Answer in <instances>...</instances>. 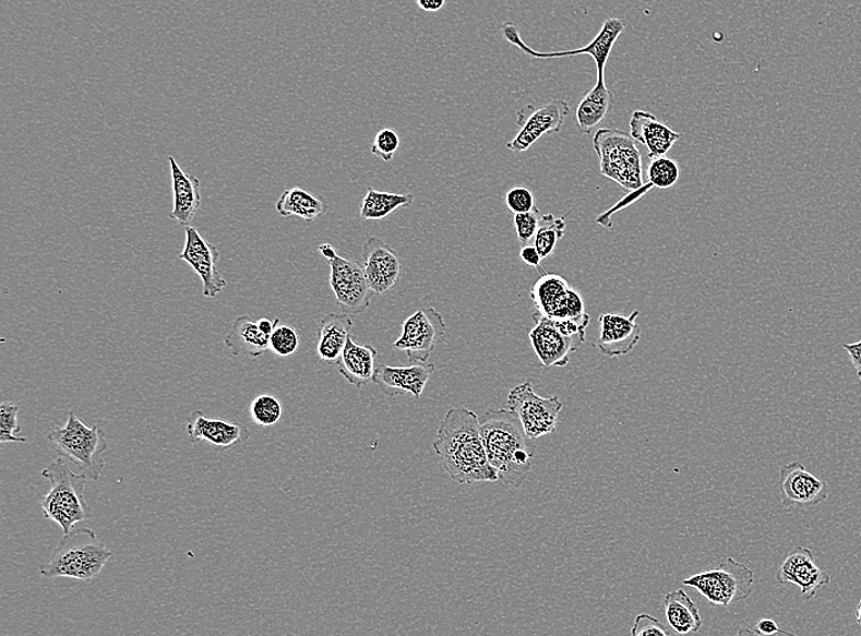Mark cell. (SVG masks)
I'll return each mask as SVG.
<instances>
[{
  "label": "cell",
  "instance_id": "obj_36",
  "mask_svg": "<svg viewBox=\"0 0 861 636\" xmlns=\"http://www.w3.org/2000/svg\"><path fill=\"white\" fill-rule=\"evenodd\" d=\"M541 214L538 207L526 214L514 215V227L523 247L529 245L538 231Z\"/></svg>",
  "mask_w": 861,
  "mask_h": 636
},
{
  "label": "cell",
  "instance_id": "obj_45",
  "mask_svg": "<svg viewBox=\"0 0 861 636\" xmlns=\"http://www.w3.org/2000/svg\"><path fill=\"white\" fill-rule=\"evenodd\" d=\"M319 251L321 252V255L327 261L332 260L334 256L337 255L336 250H334L331 244H322L319 248Z\"/></svg>",
  "mask_w": 861,
  "mask_h": 636
},
{
  "label": "cell",
  "instance_id": "obj_7",
  "mask_svg": "<svg viewBox=\"0 0 861 636\" xmlns=\"http://www.w3.org/2000/svg\"><path fill=\"white\" fill-rule=\"evenodd\" d=\"M682 584L695 589L708 602L729 608L752 597L754 572L728 557L717 569L695 574Z\"/></svg>",
  "mask_w": 861,
  "mask_h": 636
},
{
  "label": "cell",
  "instance_id": "obj_25",
  "mask_svg": "<svg viewBox=\"0 0 861 636\" xmlns=\"http://www.w3.org/2000/svg\"><path fill=\"white\" fill-rule=\"evenodd\" d=\"M352 326L354 322L348 314H330L321 321L316 352L323 362L337 365L347 347Z\"/></svg>",
  "mask_w": 861,
  "mask_h": 636
},
{
  "label": "cell",
  "instance_id": "obj_46",
  "mask_svg": "<svg viewBox=\"0 0 861 636\" xmlns=\"http://www.w3.org/2000/svg\"><path fill=\"white\" fill-rule=\"evenodd\" d=\"M856 617H857V622H858V624H859V625H860V627H861V600L859 601V603H858V605H857V610H856Z\"/></svg>",
  "mask_w": 861,
  "mask_h": 636
},
{
  "label": "cell",
  "instance_id": "obj_2",
  "mask_svg": "<svg viewBox=\"0 0 861 636\" xmlns=\"http://www.w3.org/2000/svg\"><path fill=\"white\" fill-rule=\"evenodd\" d=\"M480 431L488 459L504 487L521 488L531 471L534 453L519 418L510 409L489 410L480 418Z\"/></svg>",
  "mask_w": 861,
  "mask_h": 636
},
{
  "label": "cell",
  "instance_id": "obj_14",
  "mask_svg": "<svg viewBox=\"0 0 861 636\" xmlns=\"http://www.w3.org/2000/svg\"><path fill=\"white\" fill-rule=\"evenodd\" d=\"M178 259L186 261L195 271L202 280V287H204L202 292L206 298L214 299L227 288V280L220 276L217 269L218 249L202 238L194 227H187L186 245Z\"/></svg>",
  "mask_w": 861,
  "mask_h": 636
},
{
  "label": "cell",
  "instance_id": "obj_1",
  "mask_svg": "<svg viewBox=\"0 0 861 636\" xmlns=\"http://www.w3.org/2000/svg\"><path fill=\"white\" fill-rule=\"evenodd\" d=\"M432 447L455 482L471 484L500 480L485 451L480 418L467 408H454L445 413Z\"/></svg>",
  "mask_w": 861,
  "mask_h": 636
},
{
  "label": "cell",
  "instance_id": "obj_12",
  "mask_svg": "<svg viewBox=\"0 0 861 636\" xmlns=\"http://www.w3.org/2000/svg\"><path fill=\"white\" fill-rule=\"evenodd\" d=\"M536 311L551 320L579 319L586 315L584 299L559 275L543 274L530 290Z\"/></svg>",
  "mask_w": 861,
  "mask_h": 636
},
{
  "label": "cell",
  "instance_id": "obj_13",
  "mask_svg": "<svg viewBox=\"0 0 861 636\" xmlns=\"http://www.w3.org/2000/svg\"><path fill=\"white\" fill-rule=\"evenodd\" d=\"M570 113L571 107L563 99L540 108L531 105L525 107L518 115V124L522 129L506 147L515 154L525 153L543 135L560 133Z\"/></svg>",
  "mask_w": 861,
  "mask_h": 636
},
{
  "label": "cell",
  "instance_id": "obj_4",
  "mask_svg": "<svg viewBox=\"0 0 861 636\" xmlns=\"http://www.w3.org/2000/svg\"><path fill=\"white\" fill-rule=\"evenodd\" d=\"M43 478L50 482V490L40 501V507L45 517L58 524L64 535L72 531L77 523L93 516L84 497L89 480L85 473L70 470L62 457L43 471Z\"/></svg>",
  "mask_w": 861,
  "mask_h": 636
},
{
  "label": "cell",
  "instance_id": "obj_27",
  "mask_svg": "<svg viewBox=\"0 0 861 636\" xmlns=\"http://www.w3.org/2000/svg\"><path fill=\"white\" fill-rule=\"evenodd\" d=\"M613 106V94L607 88L605 80L597 79L596 85L576 108L577 129L582 134L590 135L611 113Z\"/></svg>",
  "mask_w": 861,
  "mask_h": 636
},
{
  "label": "cell",
  "instance_id": "obj_40",
  "mask_svg": "<svg viewBox=\"0 0 861 636\" xmlns=\"http://www.w3.org/2000/svg\"><path fill=\"white\" fill-rule=\"evenodd\" d=\"M739 635L742 634H754V635H776V634H785V635H792L788 632L782 631L778 627V624L773 620H762L756 624L755 631L743 629L738 633Z\"/></svg>",
  "mask_w": 861,
  "mask_h": 636
},
{
  "label": "cell",
  "instance_id": "obj_38",
  "mask_svg": "<svg viewBox=\"0 0 861 636\" xmlns=\"http://www.w3.org/2000/svg\"><path fill=\"white\" fill-rule=\"evenodd\" d=\"M505 206L513 215L526 214L536 208L535 196L528 188L515 187L506 193Z\"/></svg>",
  "mask_w": 861,
  "mask_h": 636
},
{
  "label": "cell",
  "instance_id": "obj_43",
  "mask_svg": "<svg viewBox=\"0 0 861 636\" xmlns=\"http://www.w3.org/2000/svg\"><path fill=\"white\" fill-rule=\"evenodd\" d=\"M417 4L423 12L435 13L445 5V0H417Z\"/></svg>",
  "mask_w": 861,
  "mask_h": 636
},
{
  "label": "cell",
  "instance_id": "obj_42",
  "mask_svg": "<svg viewBox=\"0 0 861 636\" xmlns=\"http://www.w3.org/2000/svg\"><path fill=\"white\" fill-rule=\"evenodd\" d=\"M844 348L848 352L849 359L852 361L857 375L861 382V340L845 345Z\"/></svg>",
  "mask_w": 861,
  "mask_h": 636
},
{
  "label": "cell",
  "instance_id": "obj_30",
  "mask_svg": "<svg viewBox=\"0 0 861 636\" xmlns=\"http://www.w3.org/2000/svg\"><path fill=\"white\" fill-rule=\"evenodd\" d=\"M414 202L411 194H391L382 191L368 189L360 208V216L367 220H379L387 218L402 207H409Z\"/></svg>",
  "mask_w": 861,
  "mask_h": 636
},
{
  "label": "cell",
  "instance_id": "obj_3",
  "mask_svg": "<svg viewBox=\"0 0 861 636\" xmlns=\"http://www.w3.org/2000/svg\"><path fill=\"white\" fill-rule=\"evenodd\" d=\"M111 557V551L100 542L93 529L80 528L64 535L50 560L40 565L45 578L93 580Z\"/></svg>",
  "mask_w": 861,
  "mask_h": 636
},
{
  "label": "cell",
  "instance_id": "obj_11",
  "mask_svg": "<svg viewBox=\"0 0 861 636\" xmlns=\"http://www.w3.org/2000/svg\"><path fill=\"white\" fill-rule=\"evenodd\" d=\"M328 264L330 286L343 314H362L369 309L374 295L364 277L362 266L338 254L330 260Z\"/></svg>",
  "mask_w": 861,
  "mask_h": 636
},
{
  "label": "cell",
  "instance_id": "obj_8",
  "mask_svg": "<svg viewBox=\"0 0 861 636\" xmlns=\"http://www.w3.org/2000/svg\"><path fill=\"white\" fill-rule=\"evenodd\" d=\"M506 404L519 418L526 436L531 441L554 432L563 409V403L559 397L542 398L536 395L529 381L514 387L510 392Z\"/></svg>",
  "mask_w": 861,
  "mask_h": 636
},
{
  "label": "cell",
  "instance_id": "obj_34",
  "mask_svg": "<svg viewBox=\"0 0 861 636\" xmlns=\"http://www.w3.org/2000/svg\"><path fill=\"white\" fill-rule=\"evenodd\" d=\"M17 416L19 406H16V404L4 401L2 406H0V442H27L26 437L17 436V433L22 432Z\"/></svg>",
  "mask_w": 861,
  "mask_h": 636
},
{
  "label": "cell",
  "instance_id": "obj_5",
  "mask_svg": "<svg viewBox=\"0 0 861 636\" xmlns=\"http://www.w3.org/2000/svg\"><path fill=\"white\" fill-rule=\"evenodd\" d=\"M47 440L58 456L69 461L93 481H97L105 469L103 454L108 449L106 432L94 425L86 427L74 411H69L64 427L56 428Z\"/></svg>",
  "mask_w": 861,
  "mask_h": 636
},
{
  "label": "cell",
  "instance_id": "obj_31",
  "mask_svg": "<svg viewBox=\"0 0 861 636\" xmlns=\"http://www.w3.org/2000/svg\"><path fill=\"white\" fill-rule=\"evenodd\" d=\"M565 227L564 217L541 216L539 228L534 239V247L538 249L542 260L552 255L557 244L564 237Z\"/></svg>",
  "mask_w": 861,
  "mask_h": 636
},
{
  "label": "cell",
  "instance_id": "obj_18",
  "mask_svg": "<svg viewBox=\"0 0 861 636\" xmlns=\"http://www.w3.org/2000/svg\"><path fill=\"white\" fill-rule=\"evenodd\" d=\"M776 579L781 585H796L805 601L815 598L817 591L830 581L829 575L817 567L813 552L800 547L788 554L776 574Z\"/></svg>",
  "mask_w": 861,
  "mask_h": 636
},
{
  "label": "cell",
  "instance_id": "obj_39",
  "mask_svg": "<svg viewBox=\"0 0 861 636\" xmlns=\"http://www.w3.org/2000/svg\"><path fill=\"white\" fill-rule=\"evenodd\" d=\"M633 636H668V632L665 629L663 625L660 621L653 617V615L647 613H642L636 615V619L633 624L632 628Z\"/></svg>",
  "mask_w": 861,
  "mask_h": 636
},
{
  "label": "cell",
  "instance_id": "obj_22",
  "mask_svg": "<svg viewBox=\"0 0 861 636\" xmlns=\"http://www.w3.org/2000/svg\"><path fill=\"white\" fill-rule=\"evenodd\" d=\"M630 125L631 135L636 143L647 149L650 158L666 156L682 137L680 133L644 110H636L633 113Z\"/></svg>",
  "mask_w": 861,
  "mask_h": 636
},
{
  "label": "cell",
  "instance_id": "obj_10",
  "mask_svg": "<svg viewBox=\"0 0 861 636\" xmlns=\"http://www.w3.org/2000/svg\"><path fill=\"white\" fill-rule=\"evenodd\" d=\"M445 331L447 327L438 310L420 309L402 323V335L393 348L407 352L411 363L428 362Z\"/></svg>",
  "mask_w": 861,
  "mask_h": 636
},
{
  "label": "cell",
  "instance_id": "obj_23",
  "mask_svg": "<svg viewBox=\"0 0 861 636\" xmlns=\"http://www.w3.org/2000/svg\"><path fill=\"white\" fill-rule=\"evenodd\" d=\"M171 187H174V211L170 218L179 226L189 227L201 206V183L180 168L175 157H169Z\"/></svg>",
  "mask_w": 861,
  "mask_h": 636
},
{
  "label": "cell",
  "instance_id": "obj_41",
  "mask_svg": "<svg viewBox=\"0 0 861 636\" xmlns=\"http://www.w3.org/2000/svg\"><path fill=\"white\" fill-rule=\"evenodd\" d=\"M519 256L526 266L538 268L540 272H542L541 269L542 257L538 249L529 245L523 247ZM545 272H542V275Z\"/></svg>",
  "mask_w": 861,
  "mask_h": 636
},
{
  "label": "cell",
  "instance_id": "obj_24",
  "mask_svg": "<svg viewBox=\"0 0 861 636\" xmlns=\"http://www.w3.org/2000/svg\"><path fill=\"white\" fill-rule=\"evenodd\" d=\"M378 350L372 346H359L349 336L347 347L337 362L342 377L358 389L369 385L376 375Z\"/></svg>",
  "mask_w": 861,
  "mask_h": 636
},
{
  "label": "cell",
  "instance_id": "obj_44",
  "mask_svg": "<svg viewBox=\"0 0 861 636\" xmlns=\"http://www.w3.org/2000/svg\"><path fill=\"white\" fill-rule=\"evenodd\" d=\"M258 322V326L261 332L265 333V335L271 336L273 331L279 325V319L270 320V319H260Z\"/></svg>",
  "mask_w": 861,
  "mask_h": 636
},
{
  "label": "cell",
  "instance_id": "obj_6",
  "mask_svg": "<svg viewBox=\"0 0 861 636\" xmlns=\"http://www.w3.org/2000/svg\"><path fill=\"white\" fill-rule=\"evenodd\" d=\"M593 145L603 177L626 191L643 190L642 153L631 134L617 129H600Z\"/></svg>",
  "mask_w": 861,
  "mask_h": 636
},
{
  "label": "cell",
  "instance_id": "obj_33",
  "mask_svg": "<svg viewBox=\"0 0 861 636\" xmlns=\"http://www.w3.org/2000/svg\"><path fill=\"white\" fill-rule=\"evenodd\" d=\"M250 416L256 425L270 428L276 425L283 416L280 401L272 396L262 395L252 400Z\"/></svg>",
  "mask_w": 861,
  "mask_h": 636
},
{
  "label": "cell",
  "instance_id": "obj_17",
  "mask_svg": "<svg viewBox=\"0 0 861 636\" xmlns=\"http://www.w3.org/2000/svg\"><path fill=\"white\" fill-rule=\"evenodd\" d=\"M362 268L374 295L382 296L397 286L402 260L392 247L373 237L364 242Z\"/></svg>",
  "mask_w": 861,
  "mask_h": 636
},
{
  "label": "cell",
  "instance_id": "obj_20",
  "mask_svg": "<svg viewBox=\"0 0 861 636\" xmlns=\"http://www.w3.org/2000/svg\"><path fill=\"white\" fill-rule=\"evenodd\" d=\"M435 368L429 362H412L407 368L380 365L373 382L388 397L411 395L420 399Z\"/></svg>",
  "mask_w": 861,
  "mask_h": 636
},
{
  "label": "cell",
  "instance_id": "obj_28",
  "mask_svg": "<svg viewBox=\"0 0 861 636\" xmlns=\"http://www.w3.org/2000/svg\"><path fill=\"white\" fill-rule=\"evenodd\" d=\"M666 620L678 635L697 633L703 620L697 605L683 589L668 592L663 599Z\"/></svg>",
  "mask_w": 861,
  "mask_h": 636
},
{
  "label": "cell",
  "instance_id": "obj_19",
  "mask_svg": "<svg viewBox=\"0 0 861 636\" xmlns=\"http://www.w3.org/2000/svg\"><path fill=\"white\" fill-rule=\"evenodd\" d=\"M639 311H634L630 317L617 314H603L599 319L601 332L597 339L596 348L602 356L618 358L630 355L642 339V329L636 320Z\"/></svg>",
  "mask_w": 861,
  "mask_h": 636
},
{
  "label": "cell",
  "instance_id": "obj_9",
  "mask_svg": "<svg viewBox=\"0 0 861 636\" xmlns=\"http://www.w3.org/2000/svg\"><path fill=\"white\" fill-rule=\"evenodd\" d=\"M625 23L621 19L606 20L600 33L591 40V43L583 48L564 50V52L541 53L538 50L530 48L524 44L518 27L512 23H505L502 26V34L510 44L518 47L524 53L538 58V59H559L564 57L590 56L595 60L597 69V79L605 80V69L617 39L624 33Z\"/></svg>",
  "mask_w": 861,
  "mask_h": 636
},
{
  "label": "cell",
  "instance_id": "obj_26",
  "mask_svg": "<svg viewBox=\"0 0 861 636\" xmlns=\"http://www.w3.org/2000/svg\"><path fill=\"white\" fill-rule=\"evenodd\" d=\"M271 336L261 332L258 322L248 316H241L232 323L225 345L235 356L260 358L270 349Z\"/></svg>",
  "mask_w": 861,
  "mask_h": 636
},
{
  "label": "cell",
  "instance_id": "obj_16",
  "mask_svg": "<svg viewBox=\"0 0 861 636\" xmlns=\"http://www.w3.org/2000/svg\"><path fill=\"white\" fill-rule=\"evenodd\" d=\"M535 327L529 333L533 349L546 369L565 368L571 361V356L579 349L585 341L565 337L553 325L552 320L536 311L533 315Z\"/></svg>",
  "mask_w": 861,
  "mask_h": 636
},
{
  "label": "cell",
  "instance_id": "obj_29",
  "mask_svg": "<svg viewBox=\"0 0 861 636\" xmlns=\"http://www.w3.org/2000/svg\"><path fill=\"white\" fill-rule=\"evenodd\" d=\"M276 208L282 217H300L313 220L326 214L327 202L301 188L287 189L277 201Z\"/></svg>",
  "mask_w": 861,
  "mask_h": 636
},
{
  "label": "cell",
  "instance_id": "obj_35",
  "mask_svg": "<svg viewBox=\"0 0 861 636\" xmlns=\"http://www.w3.org/2000/svg\"><path fill=\"white\" fill-rule=\"evenodd\" d=\"M300 337L298 332L289 326H277L270 338V349L273 355L287 358L299 348Z\"/></svg>",
  "mask_w": 861,
  "mask_h": 636
},
{
  "label": "cell",
  "instance_id": "obj_21",
  "mask_svg": "<svg viewBox=\"0 0 861 636\" xmlns=\"http://www.w3.org/2000/svg\"><path fill=\"white\" fill-rule=\"evenodd\" d=\"M187 431L192 443L207 442L211 446L230 449L250 440L251 431L240 422L210 419L202 411L188 418Z\"/></svg>",
  "mask_w": 861,
  "mask_h": 636
},
{
  "label": "cell",
  "instance_id": "obj_32",
  "mask_svg": "<svg viewBox=\"0 0 861 636\" xmlns=\"http://www.w3.org/2000/svg\"><path fill=\"white\" fill-rule=\"evenodd\" d=\"M648 183L657 189H671L680 180L681 169L674 159L666 156L651 158L647 167Z\"/></svg>",
  "mask_w": 861,
  "mask_h": 636
},
{
  "label": "cell",
  "instance_id": "obj_15",
  "mask_svg": "<svg viewBox=\"0 0 861 636\" xmlns=\"http://www.w3.org/2000/svg\"><path fill=\"white\" fill-rule=\"evenodd\" d=\"M779 496L786 508L808 509L827 500V488L796 460L779 471Z\"/></svg>",
  "mask_w": 861,
  "mask_h": 636
},
{
  "label": "cell",
  "instance_id": "obj_37",
  "mask_svg": "<svg viewBox=\"0 0 861 636\" xmlns=\"http://www.w3.org/2000/svg\"><path fill=\"white\" fill-rule=\"evenodd\" d=\"M399 146L400 139L398 134L392 129H382L374 137L371 154L384 161H390L397 154Z\"/></svg>",
  "mask_w": 861,
  "mask_h": 636
}]
</instances>
